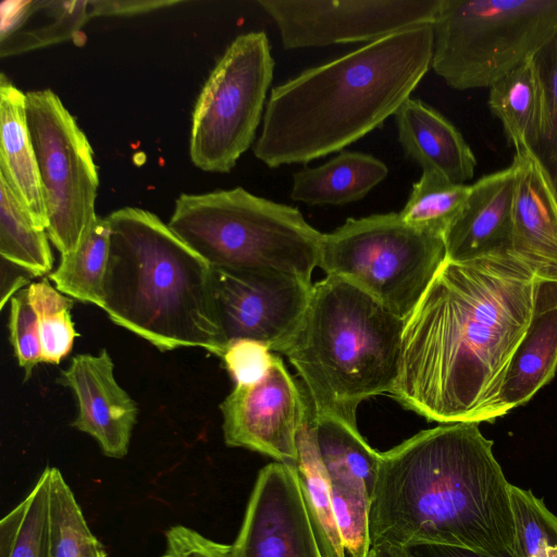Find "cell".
<instances>
[{
	"mask_svg": "<svg viewBox=\"0 0 557 557\" xmlns=\"http://www.w3.org/2000/svg\"><path fill=\"white\" fill-rule=\"evenodd\" d=\"M537 280L539 271L512 251L446 259L405 322L389 396L441 424L504 416L500 394Z\"/></svg>",
	"mask_w": 557,
	"mask_h": 557,
	"instance_id": "1",
	"label": "cell"
},
{
	"mask_svg": "<svg viewBox=\"0 0 557 557\" xmlns=\"http://www.w3.org/2000/svg\"><path fill=\"white\" fill-rule=\"evenodd\" d=\"M510 484L478 422L440 424L381 453L371 546L431 543L519 557Z\"/></svg>",
	"mask_w": 557,
	"mask_h": 557,
	"instance_id": "2",
	"label": "cell"
},
{
	"mask_svg": "<svg viewBox=\"0 0 557 557\" xmlns=\"http://www.w3.org/2000/svg\"><path fill=\"white\" fill-rule=\"evenodd\" d=\"M432 24L413 26L275 86L253 153L271 169L343 151L381 126L431 67Z\"/></svg>",
	"mask_w": 557,
	"mask_h": 557,
	"instance_id": "3",
	"label": "cell"
},
{
	"mask_svg": "<svg viewBox=\"0 0 557 557\" xmlns=\"http://www.w3.org/2000/svg\"><path fill=\"white\" fill-rule=\"evenodd\" d=\"M110 249L102 310L161 351L203 348L221 357L213 268L156 214L139 208L107 216Z\"/></svg>",
	"mask_w": 557,
	"mask_h": 557,
	"instance_id": "4",
	"label": "cell"
},
{
	"mask_svg": "<svg viewBox=\"0 0 557 557\" xmlns=\"http://www.w3.org/2000/svg\"><path fill=\"white\" fill-rule=\"evenodd\" d=\"M405 322L342 277L326 275L312 285L301 324L284 355L301 377L314 413L357 425L363 400L392 393Z\"/></svg>",
	"mask_w": 557,
	"mask_h": 557,
	"instance_id": "5",
	"label": "cell"
},
{
	"mask_svg": "<svg viewBox=\"0 0 557 557\" xmlns=\"http://www.w3.org/2000/svg\"><path fill=\"white\" fill-rule=\"evenodd\" d=\"M168 225L212 268L273 271L309 283L323 235L297 208L242 187L180 195Z\"/></svg>",
	"mask_w": 557,
	"mask_h": 557,
	"instance_id": "6",
	"label": "cell"
},
{
	"mask_svg": "<svg viewBox=\"0 0 557 557\" xmlns=\"http://www.w3.org/2000/svg\"><path fill=\"white\" fill-rule=\"evenodd\" d=\"M431 67L457 90L490 88L557 36V0H441Z\"/></svg>",
	"mask_w": 557,
	"mask_h": 557,
	"instance_id": "7",
	"label": "cell"
},
{
	"mask_svg": "<svg viewBox=\"0 0 557 557\" xmlns=\"http://www.w3.org/2000/svg\"><path fill=\"white\" fill-rule=\"evenodd\" d=\"M445 260L444 235L413 227L389 212L347 219L323 234L318 267L407 320Z\"/></svg>",
	"mask_w": 557,
	"mask_h": 557,
	"instance_id": "8",
	"label": "cell"
},
{
	"mask_svg": "<svg viewBox=\"0 0 557 557\" xmlns=\"http://www.w3.org/2000/svg\"><path fill=\"white\" fill-rule=\"evenodd\" d=\"M273 71L264 32L243 34L227 47L195 103L189 138L195 166L227 173L250 148Z\"/></svg>",
	"mask_w": 557,
	"mask_h": 557,
	"instance_id": "9",
	"label": "cell"
},
{
	"mask_svg": "<svg viewBox=\"0 0 557 557\" xmlns=\"http://www.w3.org/2000/svg\"><path fill=\"white\" fill-rule=\"evenodd\" d=\"M26 115L44 191L47 233L61 256L73 252L97 219L98 173L91 146L50 89L28 91Z\"/></svg>",
	"mask_w": 557,
	"mask_h": 557,
	"instance_id": "10",
	"label": "cell"
},
{
	"mask_svg": "<svg viewBox=\"0 0 557 557\" xmlns=\"http://www.w3.org/2000/svg\"><path fill=\"white\" fill-rule=\"evenodd\" d=\"M285 49L373 42L433 24L441 0H259Z\"/></svg>",
	"mask_w": 557,
	"mask_h": 557,
	"instance_id": "11",
	"label": "cell"
},
{
	"mask_svg": "<svg viewBox=\"0 0 557 557\" xmlns=\"http://www.w3.org/2000/svg\"><path fill=\"white\" fill-rule=\"evenodd\" d=\"M214 297L224 336L258 341L285 354L306 313L312 283L273 271L213 268Z\"/></svg>",
	"mask_w": 557,
	"mask_h": 557,
	"instance_id": "12",
	"label": "cell"
},
{
	"mask_svg": "<svg viewBox=\"0 0 557 557\" xmlns=\"http://www.w3.org/2000/svg\"><path fill=\"white\" fill-rule=\"evenodd\" d=\"M220 409L227 446L258 451L296 467L297 438L310 406L276 354L261 380L235 385Z\"/></svg>",
	"mask_w": 557,
	"mask_h": 557,
	"instance_id": "13",
	"label": "cell"
},
{
	"mask_svg": "<svg viewBox=\"0 0 557 557\" xmlns=\"http://www.w3.org/2000/svg\"><path fill=\"white\" fill-rule=\"evenodd\" d=\"M232 557H321L296 467L271 462L257 476Z\"/></svg>",
	"mask_w": 557,
	"mask_h": 557,
	"instance_id": "14",
	"label": "cell"
},
{
	"mask_svg": "<svg viewBox=\"0 0 557 557\" xmlns=\"http://www.w3.org/2000/svg\"><path fill=\"white\" fill-rule=\"evenodd\" d=\"M58 381L70 387L77 400L78 413L72 425L90 435L104 456L125 457L138 407L116 382L109 352L102 349L99 355L74 356Z\"/></svg>",
	"mask_w": 557,
	"mask_h": 557,
	"instance_id": "15",
	"label": "cell"
},
{
	"mask_svg": "<svg viewBox=\"0 0 557 557\" xmlns=\"http://www.w3.org/2000/svg\"><path fill=\"white\" fill-rule=\"evenodd\" d=\"M518 172L512 160L471 184L463 208L444 234L446 259L466 261L511 251Z\"/></svg>",
	"mask_w": 557,
	"mask_h": 557,
	"instance_id": "16",
	"label": "cell"
},
{
	"mask_svg": "<svg viewBox=\"0 0 557 557\" xmlns=\"http://www.w3.org/2000/svg\"><path fill=\"white\" fill-rule=\"evenodd\" d=\"M519 166L511 251L542 273L557 274V185L532 149L515 152Z\"/></svg>",
	"mask_w": 557,
	"mask_h": 557,
	"instance_id": "17",
	"label": "cell"
},
{
	"mask_svg": "<svg viewBox=\"0 0 557 557\" xmlns=\"http://www.w3.org/2000/svg\"><path fill=\"white\" fill-rule=\"evenodd\" d=\"M557 370V274L539 272L528 330L505 376L500 394L504 413L527 404L549 383Z\"/></svg>",
	"mask_w": 557,
	"mask_h": 557,
	"instance_id": "18",
	"label": "cell"
},
{
	"mask_svg": "<svg viewBox=\"0 0 557 557\" xmlns=\"http://www.w3.org/2000/svg\"><path fill=\"white\" fill-rule=\"evenodd\" d=\"M398 141L407 159L455 184L473 177L475 156L457 127L420 99L409 98L395 113Z\"/></svg>",
	"mask_w": 557,
	"mask_h": 557,
	"instance_id": "19",
	"label": "cell"
},
{
	"mask_svg": "<svg viewBox=\"0 0 557 557\" xmlns=\"http://www.w3.org/2000/svg\"><path fill=\"white\" fill-rule=\"evenodd\" d=\"M0 175L13 188L35 223L47 231L48 218L26 115V96L4 74L0 78Z\"/></svg>",
	"mask_w": 557,
	"mask_h": 557,
	"instance_id": "20",
	"label": "cell"
},
{
	"mask_svg": "<svg viewBox=\"0 0 557 557\" xmlns=\"http://www.w3.org/2000/svg\"><path fill=\"white\" fill-rule=\"evenodd\" d=\"M487 104L515 152L537 150L546 136L548 112L534 58L491 86Z\"/></svg>",
	"mask_w": 557,
	"mask_h": 557,
	"instance_id": "21",
	"label": "cell"
},
{
	"mask_svg": "<svg viewBox=\"0 0 557 557\" xmlns=\"http://www.w3.org/2000/svg\"><path fill=\"white\" fill-rule=\"evenodd\" d=\"M88 18V1L4 2L0 54L9 57L67 40Z\"/></svg>",
	"mask_w": 557,
	"mask_h": 557,
	"instance_id": "22",
	"label": "cell"
},
{
	"mask_svg": "<svg viewBox=\"0 0 557 557\" xmlns=\"http://www.w3.org/2000/svg\"><path fill=\"white\" fill-rule=\"evenodd\" d=\"M387 174L374 156L343 150L321 165L295 172L290 198L309 206L345 205L366 197Z\"/></svg>",
	"mask_w": 557,
	"mask_h": 557,
	"instance_id": "23",
	"label": "cell"
},
{
	"mask_svg": "<svg viewBox=\"0 0 557 557\" xmlns=\"http://www.w3.org/2000/svg\"><path fill=\"white\" fill-rule=\"evenodd\" d=\"M312 426L330 485L372 498L381 453L364 441L357 425L339 418L313 411Z\"/></svg>",
	"mask_w": 557,
	"mask_h": 557,
	"instance_id": "24",
	"label": "cell"
},
{
	"mask_svg": "<svg viewBox=\"0 0 557 557\" xmlns=\"http://www.w3.org/2000/svg\"><path fill=\"white\" fill-rule=\"evenodd\" d=\"M312 406L297 438L296 472L321 557H346L332 505L331 485L312 426Z\"/></svg>",
	"mask_w": 557,
	"mask_h": 557,
	"instance_id": "25",
	"label": "cell"
},
{
	"mask_svg": "<svg viewBox=\"0 0 557 557\" xmlns=\"http://www.w3.org/2000/svg\"><path fill=\"white\" fill-rule=\"evenodd\" d=\"M109 249L108 220L97 216L78 247L73 252L61 256L60 264L49 274V278L62 294L102 309Z\"/></svg>",
	"mask_w": 557,
	"mask_h": 557,
	"instance_id": "26",
	"label": "cell"
},
{
	"mask_svg": "<svg viewBox=\"0 0 557 557\" xmlns=\"http://www.w3.org/2000/svg\"><path fill=\"white\" fill-rule=\"evenodd\" d=\"M0 256L34 276L50 274L53 267L47 231L35 223L13 188L1 175Z\"/></svg>",
	"mask_w": 557,
	"mask_h": 557,
	"instance_id": "27",
	"label": "cell"
},
{
	"mask_svg": "<svg viewBox=\"0 0 557 557\" xmlns=\"http://www.w3.org/2000/svg\"><path fill=\"white\" fill-rule=\"evenodd\" d=\"M49 557H107L61 471L49 467Z\"/></svg>",
	"mask_w": 557,
	"mask_h": 557,
	"instance_id": "28",
	"label": "cell"
},
{
	"mask_svg": "<svg viewBox=\"0 0 557 557\" xmlns=\"http://www.w3.org/2000/svg\"><path fill=\"white\" fill-rule=\"evenodd\" d=\"M0 557H49V467L1 519Z\"/></svg>",
	"mask_w": 557,
	"mask_h": 557,
	"instance_id": "29",
	"label": "cell"
},
{
	"mask_svg": "<svg viewBox=\"0 0 557 557\" xmlns=\"http://www.w3.org/2000/svg\"><path fill=\"white\" fill-rule=\"evenodd\" d=\"M470 190L471 185L455 184L436 172L422 171L398 214L413 227L444 235L463 208Z\"/></svg>",
	"mask_w": 557,
	"mask_h": 557,
	"instance_id": "30",
	"label": "cell"
},
{
	"mask_svg": "<svg viewBox=\"0 0 557 557\" xmlns=\"http://www.w3.org/2000/svg\"><path fill=\"white\" fill-rule=\"evenodd\" d=\"M27 290L38 317L42 362L57 364L72 350L77 335L71 317L73 300L53 287L48 278L32 283Z\"/></svg>",
	"mask_w": 557,
	"mask_h": 557,
	"instance_id": "31",
	"label": "cell"
},
{
	"mask_svg": "<svg viewBox=\"0 0 557 557\" xmlns=\"http://www.w3.org/2000/svg\"><path fill=\"white\" fill-rule=\"evenodd\" d=\"M510 499L519 557H557V516L531 490L510 484Z\"/></svg>",
	"mask_w": 557,
	"mask_h": 557,
	"instance_id": "32",
	"label": "cell"
},
{
	"mask_svg": "<svg viewBox=\"0 0 557 557\" xmlns=\"http://www.w3.org/2000/svg\"><path fill=\"white\" fill-rule=\"evenodd\" d=\"M332 505L345 550L351 557H368L371 549V497L331 486Z\"/></svg>",
	"mask_w": 557,
	"mask_h": 557,
	"instance_id": "33",
	"label": "cell"
},
{
	"mask_svg": "<svg viewBox=\"0 0 557 557\" xmlns=\"http://www.w3.org/2000/svg\"><path fill=\"white\" fill-rule=\"evenodd\" d=\"M9 330L15 357L27 380L33 369L42 362L38 317L29 301L27 288L11 298Z\"/></svg>",
	"mask_w": 557,
	"mask_h": 557,
	"instance_id": "34",
	"label": "cell"
},
{
	"mask_svg": "<svg viewBox=\"0 0 557 557\" xmlns=\"http://www.w3.org/2000/svg\"><path fill=\"white\" fill-rule=\"evenodd\" d=\"M539 69L548 112V126L544 140L535 151L557 185V36L534 57Z\"/></svg>",
	"mask_w": 557,
	"mask_h": 557,
	"instance_id": "35",
	"label": "cell"
},
{
	"mask_svg": "<svg viewBox=\"0 0 557 557\" xmlns=\"http://www.w3.org/2000/svg\"><path fill=\"white\" fill-rule=\"evenodd\" d=\"M275 354L265 344L252 339H235L226 344L221 356L235 385L253 384L271 368Z\"/></svg>",
	"mask_w": 557,
	"mask_h": 557,
	"instance_id": "36",
	"label": "cell"
},
{
	"mask_svg": "<svg viewBox=\"0 0 557 557\" xmlns=\"http://www.w3.org/2000/svg\"><path fill=\"white\" fill-rule=\"evenodd\" d=\"M160 557H232L231 545L206 537L196 530L177 524L165 532V549Z\"/></svg>",
	"mask_w": 557,
	"mask_h": 557,
	"instance_id": "37",
	"label": "cell"
},
{
	"mask_svg": "<svg viewBox=\"0 0 557 557\" xmlns=\"http://www.w3.org/2000/svg\"><path fill=\"white\" fill-rule=\"evenodd\" d=\"M88 2L90 17L136 15L181 3V1L169 0H94Z\"/></svg>",
	"mask_w": 557,
	"mask_h": 557,
	"instance_id": "38",
	"label": "cell"
},
{
	"mask_svg": "<svg viewBox=\"0 0 557 557\" xmlns=\"http://www.w3.org/2000/svg\"><path fill=\"white\" fill-rule=\"evenodd\" d=\"M403 549L406 557H486L469 548L444 544L419 543Z\"/></svg>",
	"mask_w": 557,
	"mask_h": 557,
	"instance_id": "39",
	"label": "cell"
},
{
	"mask_svg": "<svg viewBox=\"0 0 557 557\" xmlns=\"http://www.w3.org/2000/svg\"><path fill=\"white\" fill-rule=\"evenodd\" d=\"M1 273H2V296H1V309H3L9 297L12 296L21 286L27 284V282L34 277L32 273L25 269L17 267L1 258Z\"/></svg>",
	"mask_w": 557,
	"mask_h": 557,
	"instance_id": "40",
	"label": "cell"
},
{
	"mask_svg": "<svg viewBox=\"0 0 557 557\" xmlns=\"http://www.w3.org/2000/svg\"><path fill=\"white\" fill-rule=\"evenodd\" d=\"M368 557H406L404 549L389 544L371 546Z\"/></svg>",
	"mask_w": 557,
	"mask_h": 557,
	"instance_id": "41",
	"label": "cell"
}]
</instances>
